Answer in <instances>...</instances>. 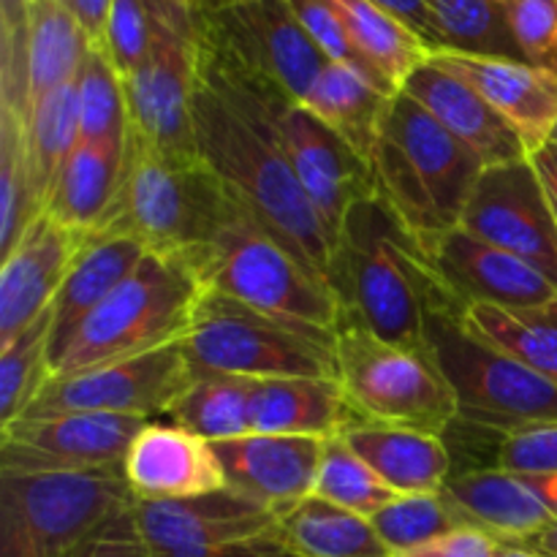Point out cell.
Returning a JSON list of instances; mask_svg holds the SVG:
<instances>
[{
	"label": "cell",
	"mask_w": 557,
	"mask_h": 557,
	"mask_svg": "<svg viewBox=\"0 0 557 557\" xmlns=\"http://www.w3.org/2000/svg\"><path fill=\"white\" fill-rule=\"evenodd\" d=\"M462 326L487 346L557 384V299L542 305H490L462 308Z\"/></svg>",
	"instance_id": "28"
},
{
	"label": "cell",
	"mask_w": 557,
	"mask_h": 557,
	"mask_svg": "<svg viewBox=\"0 0 557 557\" xmlns=\"http://www.w3.org/2000/svg\"><path fill=\"white\" fill-rule=\"evenodd\" d=\"M25 128V120L0 109V259L44 212L33 190Z\"/></svg>",
	"instance_id": "36"
},
{
	"label": "cell",
	"mask_w": 557,
	"mask_h": 557,
	"mask_svg": "<svg viewBox=\"0 0 557 557\" xmlns=\"http://www.w3.org/2000/svg\"><path fill=\"white\" fill-rule=\"evenodd\" d=\"M337 381L364 424L441 435L455 424L457 400L428 351L397 346L354 321L337 326Z\"/></svg>",
	"instance_id": "9"
},
{
	"label": "cell",
	"mask_w": 557,
	"mask_h": 557,
	"mask_svg": "<svg viewBox=\"0 0 557 557\" xmlns=\"http://www.w3.org/2000/svg\"><path fill=\"white\" fill-rule=\"evenodd\" d=\"M517 544L533 549V553L542 557H557V520L547 528V531L539 533V536L528 539V542H517Z\"/></svg>",
	"instance_id": "51"
},
{
	"label": "cell",
	"mask_w": 557,
	"mask_h": 557,
	"mask_svg": "<svg viewBox=\"0 0 557 557\" xmlns=\"http://www.w3.org/2000/svg\"><path fill=\"white\" fill-rule=\"evenodd\" d=\"M460 313L441 305L424 330V348L455 392L457 419L500 435L557 422V384L473 337Z\"/></svg>",
	"instance_id": "7"
},
{
	"label": "cell",
	"mask_w": 557,
	"mask_h": 557,
	"mask_svg": "<svg viewBox=\"0 0 557 557\" xmlns=\"http://www.w3.org/2000/svg\"><path fill=\"white\" fill-rule=\"evenodd\" d=\"M90 237L47 212L22 232L0 267V348L52 308Z\"/></svg>",
	"instance_id": "16"
},
{
	"label": "cell",
	"mask_w": 557,
	"mask_h": 557,
	"mask_svg": "<svg viewBox=\"0 0 557 557\" xmlns=\"http://www.w3.org/2000/svg\"><path fill=\"white\" fill-rule=\"evenodd\" d=\"M152 557H297V555L292 553V547L283 542L281 531L275 528V531L261 533V536H253V539H243V542L212 544V547H199V549H180V553H163Z\"/></svg>",
	"instance_id": "47"
},
{
	"label": "cell",
	"mask_w": 557,
	"mask_h": 557,
	"mask_svg": "<svg viewBox=\"0 0 557 557\" xmlns=\"http://www.w3.org/2000/svg\"><path fill=\"white\" fill-rule=\"evenodd\" d=\"M321 446L319 438L250 433L215 444V455L228 487L281 517L313 495Z\"/></svg>",
	"instance_id": "22"
},
{
	"label": "cell",
	"mask_w": 557,
	"mask_h": 557,
	"mask_svg": "<svg viewBox=\"0 0 557 557\" xmlns=\"http://www.w3.org/2000/svg\"><path fill=\"white\" fill-rule=\"evenodd\" d=\"M79 96L82 141H109L125 145L128 134V103H125L123 76L109 63L107 52L90 44L76 74Z\"/></svg>",
	"instance_id": "37"
},
{
	"label": "cell",
	"mask_w": 557,
	"mask_h": 557,
	"mask_svg": "<svg viewBox=\"0 0 557 557\" xmlns=\"http://www.w3.org/2000/svg\"><path fill=\"white\" fill-rule=\"evenodd\" d=\"M196 270L205 288L259 313L326 332L341 326V302L330 283L245 212L215 239Z\"/></svg>",
	"instance_id": "10"
},
{
	"label": "cell",
	"mask_w": 557,
	"mask_h": 557,
	"mask_svg": "<svg viewBox=\"0 0 557 557\" xmlns=\"http://www.w3.org/2000/svg\"><path fill=\"white\" fill-rule=\"evenodd\" d=\"M381 9L389 11L392 16L403 22L411 33H417L424 44H428L430 52H438L441 38L435 30L433 11H430V0H373Z\"/></svg>",
	"instance_id": "48"
},
{
	"label": "cell",
	"mask_w": 557,
	"mask_h": 557,
	"mask_svg": "<svg viewBox=\"0 0 557 557\" xmlns=\"http://www.w3.org/2000/svg\"><path fill=\"white\" fill-rule=\"evenodd\" d=\"M430 63L460 76L473 87L525 145L528 156L553 139L557 120V76L525 60L433 52Z\"/></svg>",
	"instance_id": "20"
},
{
	"label": "cell",
	"mask_w": 557,
	"mask_h": 557,
	"mask_svg": "<svg viewBox=\"0 0 557 557\" xmlns=\"http://www.w3.org/2000/svg\"><path fill=\"white\" fill-rule=\"evenodd\" d=\"M326 283L354 321L397 346L424 348L430 310L460 308L441 281L424 239L375 190L354 201L335 234Z\"/></svg>",
	"instance_id": "1"
},
{
	"label": "cell",
	"mask_w": 557,
	"mask_h": 557,
	"mask_svg": "<svg viewBox=\"0 0 557 557\" xmlns=\"http://www.w3.org/2000/svg\"><path fill=\"white\" fill-rule=\"evenodd\" d=\"M549 141H553V145L557 147V120H555V128H553V139H549Z\"/></svg>",
	"instance_id": "55"
},
{
	"label": "cell",
	"mask_w": 557,
	"mask_h": 557,
	"mask_svg": "<svg viewBox=\"0 0 557 557\" xmlns=\"http://www.w3.org/2000/svg\"><path fill=\"white\" fill-rule=\"evenodd\" d=\"M313 495L343 506L354 515L368 517V520L397 498L395 490L386 487L384 479L346 444L343 435L324 441V446H321Z\"/></svg>",
	"instance_id": "38"
},
{
	"label": "cell",
	"mask_w": 557,
	"mask_h": 557,
	"mask_svg": "<svg viewBox=\"0 0 557 557\" xmlns=\"http://www.w3.org/2000/svg\"><path fill=\"white\" fill-rule=\"evenodd\" d=\"M87 49L90 38L85 36L63 0H30L27 5L30 101L36 103L65 82H74Z\"/></svg>",
	"instance_id": "31"
},
{
	"label": "cell",
	"mask_w": 557,
	"mask_h": 557,
	"mask_svg": "<svg viewBox=\"0 0 557 557\" xmlns=\"http://www.w3.org/2000/svg\"><path fill=\"white\" fill-rule=\"evenodd\" d=\"M199 27L212 47L286 90L294 101H302L330 63L299 25L288 0H243L215 14H199Z\"/></svg>",
	"instance_id": "13"
},
{
	"label": "cell",
	"mask_w": 557,
	"mask_h": 557,
	"mask_svg": "<svg viewBox=\"0 0 557 557\" xmlns=\"http://www.w3.org/2000/svg\"><path fill=\"white\" fill-rule=\"evenodd\" d=\"M451 297L468 308L490 305H542L557 299V286L520 256L473 237L462 226L424 239Z\"/></svg>",
	"instance_id": "18"
},
{
	"label": "cell",
	"mask_w": 557,
	"mask_h": 557,
	"mask_svg": "<svg viewBox=\"0 0 557 557\" xmlns=\"http://www.w3.org/2000/svg\"><path fill=\"white\" fill-rule=\"evenodd\" d=\"M237 3H243V0H188V5L196 14H215V11H223Z\"/></svg>",
	"instance_id": "53"
},
{
	"label": "cell",
	"mask_w": 557,
	"mask_h": 557,
	"mask_svg": "<svg viewBox=\"0 0 557 557\" xmlns=\"http://www.w3.org/2000/svg\"><path fill=\"white\" fill-rule=\"evenodd\" d=\"M375 188L422 239L460 226L484 163L408 92H397L370 156Z\"/></svg>",
	"instance_id": "4"
},
{
	"label": "cell",
	"mask_w": 557,
	"mask_h": 557,
	"mask_svg": "<svg viewBox=\"0 0 557 557\" xmlns=\"http://www.w3.org/2000/svg\"><path fill=\"white\" fill-rule=\"evenodd\" d=\"M495 557H542V555H536L533 549L522 547V544H517V542H498Z\"/></svg>",
	"instance_id": "54"
},
{
	"label": "cell",
	"mask_w": 557,
	"mask_h": 557,
	"mask_svg": "<svg viewBox=\"0 0 557 557\" xmlns=\"http://www.w3.org/2000/svg\"><path fill=\"white\" fill-rule=\"evenodd\" d=\"M495 468L517 473H557V422L506 435L495 455Z\"/></svg>",
	"instance_id": "44"
},
{
	"label": "cell",
	"mask_w": 557,
	"mask_h": 557,
	"mask_svg": "<svg viewBox=\"0 0 557 557\" xmlns=\"http://www.w3.org/2000/svg\"><path fill=\"white\" fill-rule=\"evenodd\" d=\"M190 375L194 370L185 359L183 343H172L79 373L52 375L20 417L117 413L152 422L156 417H169L177 397L190 384Z\"/></svg>",
	"instance_id": "12"
},
{
	"label": "cell",
	"mask_w": 557,
	"mask_h": 557,
	"mask_svg": "<svg viewBox=\"0 0 557 557\" xmlns=\"http://www.w3.org/2000/svg\"><path fill=\"white\" fill-rule=\"evenodd\" d=\"M150 0H114L98 47L107 52L109 63L114 65V71L123 79L145 63L147 52H150Z\"/></svg>",
	"instance_id": "42"
},
{
	"label": "cell",
	"mask_w": 557,
	"mask_h": 557,
	"mask_svg": "<svg viewBox=\"0 0 557 557\" xmlns=\"http://www.w3.org/2000/svg\"><path fill=\"white\" fill-rule=\"evenodd\" d=\"M134 520L152 555L243 542L277 528V515L232 487L183 500H136Z\"/></svg>",
	"instance_id": "17"
},
{
	"label": "cell",
	"mask_w": 557,
	"mask_h": 557,
	"mask_svg": "<svg viewBox=\"0 0 557 557\" xmlns=\"http://www.w3.org/2000/svg\"><path fill=\"white\" fill-rule=\"evenodd\" d=\"M277 531L297 557H392L368 517L315 495L283 511Z\"/></svg>",
	"instance_id": "30"
},
{
	"label": "cell",
	"mask_w": 557,
	"mask_h": 557,
	"mask_svg": "<svg viewBox=\"0 0 557 557\" xmlns=\"http://www.w3.org/2000/svg\"><path fill=\"white\" fill-rule=\"evenodd\" d=\"M52 319L54 310L49 308L9 346L0 348V428L14 422L49 379Z\"/></svg>",
	"instance_id": "40"
},
{
	"label": "cell",
	"mask_w": 557,
	"mask_h": 557,
	"mask_svg": "<svg viewBox=\"0 0 557 557\" xmlns=\"http://www.w3.org/2000/svg\"><path fill=\"white\" fill-rule=\"evenodd\" d=\"M123 479L136 500H183L228 487L215 444L156 419L128 446Z\"/></svg>",
	"instance_id": "21"
},
{
	"label": "cell",
	"mask_w": 557,
	"mask_h": 557,
	"mask_svg": "<svg viewBox=\"0 0 557 557\" xmlns=\"http://www.w3.org/2000/svg\"><path fill=\"white\" fill-rule=\"evenodd\" d=\"M444 493L468 525L498 542H528L557 520V473L484 468L449 476Z\"/></svg>",
	"instance_id": "19"
},
{
	"label": "cell",
	"mask_w": 557,
	"mask_h": 557,
	"mask_svg": "<svg viewBox=\"0 0 557 557\" xmlns=\"http://www.w3.org/2000/svg\"><path fill=\"white\" fill-rule=\"evenodd\" d=\"M495 549H498V539L490 536L482 528H457L422 547L406 549V553L392 557H495Z\"/></svg>",
	"instance_id": "46"
},
{
	"label": "cell",
	"mask_w": 557,
	"mask_h": 557,
	"mask_svg": "<svg viewBox=\"0 0 557 557\" xmlns=\"http://www.w3.org/2000/svg\"><path fill=\"white\" fill-rule=\"evenodd\" d=\"M343 438L397 495L441 493L455 471L446 441L422 430L359 424Z\"/></svg>",
	"instance_id": "27"
},
{
	"label": "cell",
	"mask_w": 557,
	"mask_h": 557,
	"mask_svg": "<svg viewBox=\"0 0 557 557\" xmlns=\"http://www.w3.org/2000/svg\"><path fill=\"white\" fill-rule=\"evenodd\" d=\"M337 332L259 313L205 288L183 337L190 370L239 379H337Z\"/></svg>",
	"instance_id": "6"
},
{
	"label": "cell",
	"mask_w": 557,
	"mask_h": 557,
	"mask_svg": "<svg viewBox=\"0 0 557 557\" xmlns=\"http://www.w3.org/2000/svg\"><path fill=\"white\" fill-rule=\"evenodd\" d=\"M522 60L557 76V0H506Z\"/></svg>",
	"instance_id": "43"
},
{
	"label": "cell",
	"mask_w": 557,
	"mask_h": 557,
	"mask_svg": "<svg viewBox=\"0 0 557 557\" xmlns=\"http://www.w3.org/2000/svg\"><path fill=\"white\" fill-rule=\"evenodd\" d=\"M460 226L520 256L557 286V218L531 158L484 166Z\"/></svg>",
	"instance_id": "15"
},
{
	"label": "cell",
	"mask_w": 557,
	"mask_h": 557,
	"mask_svg": "<svg viewBox=\"0 0 557 557\" xmlns=\"http://www.w3.org/2000/svg\"><path fill=\"white\" fill-rule=\"evenodd\" d=\"M364 424L337 379H261L250 384V428L261 435L330 441Z\"/></svg>",
	"instance_id": "24"
},
{
	"label": "cell",
	"mask_w": 557,
	"mask_h": 557,
	"mask_svg": "<svg viewBox=\"0 0 557 557\" xmlns=\"http://www.w3.org/2000/svg\"><path fill=\"white\" fill-rule=\"evenodd\" d=\"M438 52L522 60L506 0H430Z\"/></svg>",
	"instance_id": "35"
},
{
	"label": "cell",
	"mask_w": 557,
	"mask_h": 557,
	"mask_svg": "<svg viewBox=\"0 0 557 557\" xmlns=\"http://www.w3.org/2000/svg\"><path fill=\"white\" fill-rule=\"evenodd\" d=\"M190 123L201 161L226 185L239 210L326 281L335 234L308 199L270 131L228 107L201 76L196 79Z\"/></svg>",
	"instance_id": "2"
},
{
	"label": "cell",
	"mask_w": 557,
	"mask_h": 557,
	"mask_svg": "<svg viewBox=\"0 0 557 557\" xmlns=\"http://www.w3.org/2000/svg\"><path fill=\"white\" fill-rule=\"evenodd\" d=\"M125 145L79 141L58 172L44 212L76 232H103L123 185Z\"/></svg>",
	"instance_id": "26"
},
{
	"label": "cell",
	"mask_w": 557,
	"mask_h": 557,
	"mask_svg": "<svg viewBox=\"0 0 557 557\" xmlns=\"http://www.w3.org/2000/svg\"><path fill=\"white\" fill-rule=\"evenodd\" d=\"M147 248L134 234L112 232L103 228L90 237L79 259L71 267L52 310V337H49V375L52 364L58 362L60 354L71 343V337L79 332L87 315L141 264Z\"/></svg>",
	"instance_id": "25"
},
{
	"label": "cell",
	"mask_w": 557,
	"mask_h": 557,
	"mask_svg": "<svg viewBox=\"0 0 557 557\" xmlns=\"http://www.w3.org/2000/svg\"><path fill=\"white\" fill-rule=\"evenodd\" d=\"M63 3L76 16V22L82 25L85 36L90 38V44H101L103 27H107L114 0H63Z\"/></svg>",
	"instance_id": "49"
},
{
	"label": "cell",
	"mask_w": 557,
	"mask_h": 557,
	"mask_svg": "<svg viewBox=\"0 0 557 557\" xmlns=\"http://www.w3.org/2000/svg\"><path fill=\"white\" fill-rule=\"evenodd\" d=\"M250 379L226 373H199L194 370L190 384L169 411V419L210 444L243 438L250 428Z\"/></svg>",
	"instance_id": "33"
},
{
	"label": "cell",
	"mask_w": 557,
	"mask_h": 557,
	"mask_svg": "<svg viewBox=\"0 0 557 557\" xmlns=\"http://www.w3.org/2000/svg\"><path fill=\"white\" fill-rule=\"evenodd\" d=\"M351 38L354 49L379 69L395 90H403L408 76L430 60V49L417 33L373 0H330Z\"/></svg>",
	"instance_id": "32"
},
{
	"label": "cell",
	"mask_w": 557,
	"mask_h": 557,
	"mask_svg": "<svg viewBox=\"0 0 557 557\" xmlns=\"http://www.w3.org/2000/svg\"><path fill=\"white\" fill-rule=\"evenodd\" d=\"M392 98L395 96L379 90L359 71L326 63L299 103L370 161Z\"/></svg>",
	"instance_id": "29"
},
{
	"label": "cell",
	"mask_w": 557,
	"mask_h": 557,
	"mask_svg": "<svg viewBox=\"0 0 557 557\" xmlns=\"http://www.w3.org/2000/svg\"><path fill=\"white\" fill-rule=\"evenodd\" d=\"M370 522L392 555L422 547L457 528H471L444 490L441 493L397 495L389 506L370 517Z\"/></svg>",
	"instance_id": "39"
},
{
	"label": "cell",
	"mask_w": 557,
	"mask_h": 557,
	"mask_svg": "<svg viewBox=\"0 0 557 557\" xmlns=\"http://www.w3.org/2000/svg\"><path fill=\"white\" fill-rule=\"evenodd\" d=\"M69 557H152L134 520V504L92 531Z\"/></svg>",
	"instance_id": "45"
},
{
	"label": "cell",
	"mask_w": 557,
	"mask_h": 557,
	"mask_svg": "<svg viewBox=\"0 0 557 557\" xmlns=\"http://www.w3.org/2000/svg\"><path fill=\"white\" fill-rule=\"evenodd\" d=\"M239 212L199 152L163 150L128 125L123 185L107 228L134 234L152 253L199 267Z\"/></svg>",
	"instance_id": "3"
},
{
	"label": "cell",
	"mask_w": 557,
	"mask_h": 557,
	"mask_svg": "<svg viewBox=\"0 0 557 557\" xmlns=\"http://www.w3.org/2000/svg\"><path fill=\"white\" fill-rule=\"evenodd\" d=\"M201 292L205 283L194 261L147 250L141 264L87 315L52 364V375L183 343Z\"/></svg>",
	"instance_id": "5"
},
{
	"label": "cell",
	"mask_w": 557,
	"mask_h": 557,
	"mask_svg": "<svg viewBox=\"0 0 557 557\" xmlns=\"http://www.w3.org/2000/svg\"><path fill=\"white\" fill-rule=\"evenodd\" d=\"M288 5H292L294 16H297L299 25H302L305 33L310 36V41L321 49V54H324L330 63H341L359 71L364 79H370L379 90L389 92V96H397V92H400L392 87V82L386 79L379 69H373V65L354 49L351 38H348L346 27H343L341 16H337L335 5H332L330 0H288Z\"/></svg>",
	"instance_id": "41"
},
{
	"label": "cell",
	"mask_w": 557,
	"mask_h": 557,
	"mask_svg": "<svg viewBox=\"0 0 557 557\" xmlns=\"http://www.w3.org/2000/svg\"><path fill=\"white\" fill-rule=\"evenodd\" d=\"M531 161L533 166H536L539 180H542L544 185V194H547L549 205H553L555 218H557V147L549 141V145H544L542 150L533 152Z\"/></svg>",
	"instance_id": "50"
},
{
	"label": "cell",
	"mask_w": 557,
	"mask_h": 557,
	"mask_svg": "<svg viewBox=\"0 0 557 557\" xmlns=\"http://www.w3.org/2000/svg\"><path fill=\"white\" fill-rule=\"evenodd\" d=\"M30 0H0V27H14L27 20Z\"/></svg>",
	"instance_id": "52"
},
{
	"label": "cell",
	"mask_w": 557,
	"mask_h": 557,
	"mask_svg": "<svg viewBox=\"0 0 557 557\" xmlns=\"http://www.w3.org/2000/svg\"><path fill=\"white\" fill-rule=\"evenodd\" d=\"M82 141L79 125V96H76V79L65 82L58 90L38 98L30 109L25 128L27 163H30L33 190L38 205H47L58 172L69 161L71 152Z\"/></svg>",
	"instance_id": "34"
},
{
	"label": "cell",
	"mask_w": 557,
	"mask_h": 557,
	"mask_svg": "<svg viewBox=\"0 0 557 557\" xmlns=\"http://www.w3.org/2000/svg\"><path fill=\"white\" fill-rule=\"evenodd\" d=\"M403 92L422 103L484 166L531 158L517 131L468 82L441 65L430 60L419 65L403 85Z\"/></svg>",
	"instance_id": "23"
},
{
	"label": "cell",
	"mask_w": 557,
	"mask_h": 557,
	"mask_svg": "<svg viewBox=\"0 0 557 557\" xmlns=\"http://www.w3.org/2000/svg\"><path fill=\"white\" fill-rule=\"evenodd\" d=\"M147 419L117 413L20 417L0 428L3 473H85L123 468Z\"/></svg>",
	"instance_id": "14"
},
{
	"label": "cell",
	"mask_w": 557,
	"mask_h": 557,
	"mask_svg": "<svg viewBox=\"0 0 557 557\" xmlns=\"http://www.w3.org/2000/svg\"><path fill=\"white\" fill-rule=\"evenodd\" d=\"M150 52L123 79L128 125L163 150L199 152L190 123L199 79V14L188 0H150Z\"/></svg>",
	"instance_id": "11"
},
{
	"label": "cell",
	"mask_w": 557,
	"mask_h": 557,
	"mask_svg": "<svg viewBox=\"0 0 557 557\" xmlns=\"http://www.w3.org/2000/svg\"><path fill=\"white\" fill-rule=\"evenodd\" d=\"M134 504L123 468L85 473L0 471V557H69Z\"/></svg>",
	"instance_id": "8"
}]
</instances>
